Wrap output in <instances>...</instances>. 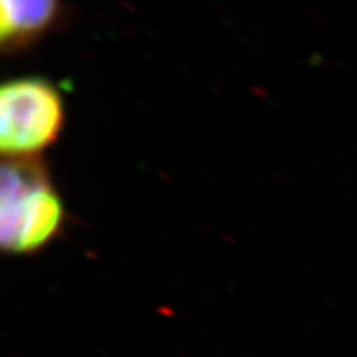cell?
<instances>
[{"mask_svg":"<svg viewBox=\"0 0 357 357\" xmlns=\"http://www.w3.org/2000/svg\"><path fill=\"white\" fill-rule=\"evenodd\" d=\"M63 201L36 158H8L0 178V238L5 252L35 253L60 234Z\"/></svg>","mask_w":357,"mask_h":357,"instance_id":"1","label":"cell"},{"mask_svg":"<svg viewBox=\"0 0 357 357\" xmlns=\"http://www.w3.org/2000/svg\"><path fill=\"white\" fill-rule=\"evenodd\" d=\"M61 94L40 77H20L0 89V149L5 158H36L59 139Z\"/></svg>","mask_w":357,"mask_h":357,"instance_id":"2","label":"cell"},{"mask_svg":"<svg viewBox=\"0 0 357 357\" xmlns=\"http://www.w3.org/2000/svg\"><path fill=\"white\" fill-rule=\"evenodd\" d=\"M61 0H0L3 51H21L60 24Z\"/></svg>","mask_w":357,"mask_h":357,"instance_id":"3","label":"cell"}]
</instances>
